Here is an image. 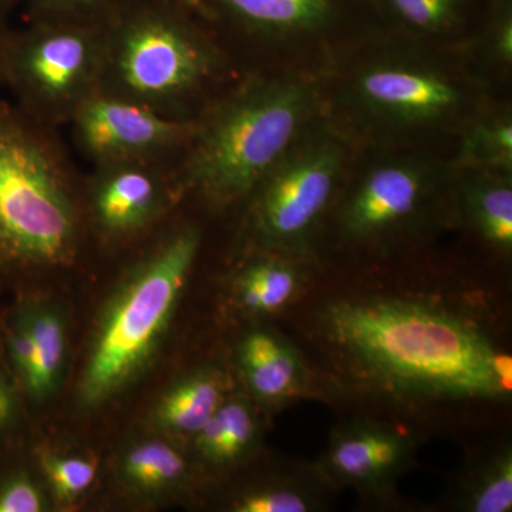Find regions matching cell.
<instances>
[{
  "label": "cell",
  "mask_w": 512,
  "mask_h": 512,
  "mask_svg": "<svg viewBox=\"0 0 512 512\" xmlns=\"http://www.w3.org/2000/svg\"><path fill=\"white\" fill-rule=\"evenodd\" d=\"M464 204L474 227L501 251L512 247L511 171L466 168Z\"/></svg>",
  "instance_id": "19"
},
{
  "label": "cell",
  "mask_w": 512,
  "mask_h": 512,
  "mask_svg": "<svg viewBox=\"0 0 512 512\" xmlns=\"http://www.w3.org/2000/svg\"><path fill=\"white\" fill-rule=\"evenodd\" d=\"M458 161L464 168L511 171V120L493 117L474 123L461 141Z\"/></svg>",
  "instance_id": "22"
},
{
  "label": "cell",
  "mask_w": 512,
  "mask_h": 512,
  "mask_svg": "<svg viewBox=\"0 0 512 512\" xmlns=\"http://www.w3.org/2000/svg\"><path fill=\"white\" fill-rule=\"evenodd\" d=\"M235 359L249 392L259 402L281 403L301 389L303 369L299 356L269 330L248 332L239 340Z\"/></svg>",
  "instance_id": "15"
},
{
  "label": "cell",
  "mask_w": 512,
  "mask_h": 512,
  "mask_svg": "<svg viewBox=\"0 0 512 512\" xmlns=\"http://www.w3.org/2000/svg\"><path fill=\"white\" fill-rule=\"evenodd\" d=\"M116 476L128 493L153 498L183 490L190 480V467L184 454L160 434L124 448Z\"/></svg>",
  "instance_id": "17"
},
{
  "label": "cell",
  "mask_w": 512,
  "mask_h": 512,
  "mask_svg": "<svg viewBox=\"0 0 512 512\" xmlns=\"http://www.w3.org/2000/svg\"><path fill=\"white\" fill-rule=\"evenodd\" d=\"M468 510L510 512L512 510V457L503 451L478 474L467 495Z\"/></svg>",
  "instance_id": "24"
},
{
  "label": "cell",
  "mask_w": 512,
  "mask_h": 512,
  "mask_svg": "<svg viewBox=\"0 0 512 512\" xmlns=\"http://www.w3.org/2000/svg\"><path fill=\"white\" fill-rule=\"evenodd\" d=\"M261 427L254 407L242 397L225 399L192 437L195 451L211 467H231L255 450Z\"/></svg>",
  "instance_id": "18"
},
{
  "label": "cell",
  "mask_w": 512,
  "mask_h": 512,
  "mask_svg": "<svg viewBox=\"0 0 512 512\" xmlns=\"http://www.w3.org/2000/svg\"><path fill=\"white\" fill-rule=\"evenodd\" d=\"M25 400L10 372L0 343V457L12 454L22 426Z\"/></svg>",
  "instance_id": "28"
},
{
  "label": "cell",
  "mask_w": 512,
  "mask_h": 512,
  "mask_svg": "<svg viewBox=\"0 0 512 512\" xmlns=\"http://www.w3.org/2000/svg\"><path fill=\"white\" fill-rule=\"evenodd\" d=\"M336 345L392 390L440 399H497L510 392L511 360L466 320L394 299L330 305Z\"/></svg>",
  "instance_id": "1"
},
{
  "label": "cell",
  "mask_w": 512,
  "mask_h": 512,
  "mask_svg": "<svg viewBox=\"0 0 512 512\" xmlns=\"http://www.w3.org/2000/svg\"><path fill=\"white\" fill-rule=\"evenodd\" d=\"M227 382L220 369L201 367L178 379L158 397L151 426L161 436L192 439L227 399Z\"/></svg>",
  "instance_id": "16"
},
{
  "label": "cell",
  "mask_w": 512,
  "mask_h": 512,
  "mask_svg": "<svg viewBox=\"0 0 512 512\" xmlns=\"http://www.w3.org/2000/svg\"><path fill=\"white\" fill-rule=\"evenodd\" d=\"M437 173L427 161L393 158L373 164L357 180L343 205V231L372 239L403 227L430 197Z\"/></svg>",
  "instance_id": "12"
},
{
  "label": "cell",
  "mask_w": 512,
  "mask_h": 512,
  "mask_svg": "<svg viewBox=\"0 0 512 512\" xmlns=\"http://www.w3.org/2000/svg\"><path fill=\"white\" fill-rule=\"evenodd\" d=\"M18 461L13 453L0 457V512L50 510L42 480Z\"/></svg>",
  "instance_id": "23"
},
{
  "label": "cell",
  "mask_w": 512,
  "mask_h": 512,
  "mask_svg": "<svg viewBox=\"0 0 512 512\" xmlns=\"http://www.w3.org/2000/svg\"><path fill=\"white\" fill-rule=\"evenodd\" d=\"M201 248L190 222L164 227L123 275L104 306L76 387V403L94 412L143 376L173 322Z\"/></svg>",
  "instance_id": "5"
},
{
  "label": "cell",
  "mask_w": 512,
  "mask_h": 512,
  "mask_svg": "<svg viewBox=\"0 0 512 512\" xmlns=\"http://www.w3.org/2000/svg\"><path fill=\"white\" fill-rule=\"evenodd\" d=\"M19 5H23V0H0V19L9 22V16Z\"/></svg>",
  "instance_id": "30"
},
{
  "label": "cell",
  "mask_w": 512,
  "mask_h": 512,
  "mask_svg": "<svg viewBox=\"0 0 512 512\" xmlns=\"http://www.w3.org/2000/svg\"><path fill=\"white\" fill-rule=\"evenodd\" d=\"M0 343L26 404L55 396L67 363L66 320L42 299L22 296L0 313Z\"/></svg>",
  "instance_id": "11"
},
{
  "label": "cell",
  "mask_w": 512,
  "mask_h": 512,
  "mask_svg": "<svg viewBox=\"0 0 512 512\" xmlns=\"http://www.w3.org/2000/svg\"><path fill=\"white\" fill-rule=\"evenodd\" d=\"M175 167L164 161L93 167L83 183L87 232L113 247L151 234L183 197Z\"/></svg>",
  "instance_id": "8"
},
{
  "label": "cell",
  "mask_w": 512,
  "mask_h": 512,
  "mask_svg": "<svg viewBox=\"0 0 512 512\" xmlns=\"http://www.w3.org/2000/svg\"><path fill=\"white\" fill-rule=\"evenodd\" d=\"M299 278L291 264L261 256L252 259L234 278V296L245 312L269 315L284 309L298 292Z\"/></svg>",
  "instance_id": "20"
},
{
  "label": "cell",
  "mask_w": 512,
  "mask_h": 512,
  "mask_svg": "<svg viewBox=\"0 0 512 512\" xmlns=\"http://www.w3.org/2000/svg\"><path fill=\"white\" fill-rule=\"evenodd\" d=\"M403 434L375 424H357L330 441L325 466L328 473L357 487H380L399 473L410 456Z\"/></svg>",
  "instance_id": "14"
},
{
  "label": "cell",
  "mask_w": 512,
  "mask_h": 512,
  "mask_svg": "<svg viewBox=\"0 0 512 512\" xmlns=\"http://www.w3.org/2000/svg\"><path fill=\"white\" fill-rule=\"evenodd\" d=\"M311 495L292 484H265L239 494L235 512H306L313 510Z\"/></svg>",
  "instance_id": "26"
},
{
  "label": "cell",
  "mask_w": 512,
  "mask_h": 512,
  "mask_svg": "<svg viewBox=\"0 0 512 512\" xmlns=\"http://www.w3.org/2000/svg\"><path fill=\"white\" fill-rule=\"evenodd\" d=\"M389 5L410 28L440 33L456 23L460 0H389Z\"/></svg>",
  "instance_id": "27"
},
{
  "label": "cell",
  "mask_w": 512,
  "mask_h": 512,
  "mask_svg": "<svg viewBox=\"0 0 512 512\" xmlns=\"http://www.w3.org/2000/svg\"><path fill=\"white\" fill-rule=\"evenodd\" d=\"M315 93L288 77L249 76L195 123L177 163L181 194L212 207L245 201L309 126Z\"/></svg>",
  "instance_id": "4"
},
{
  "label": "cell",
  "mask_w": 512,
  "mask_h": 512,
  "mask_svg": "<svg viewBox=\"0 0 512 512\" xmlns=\"http://www.w3.org/2000/svg\"><path fill=\"white\" fill-rule=\"evenodd\" d=\"M83 183L59 128L0 100V279L19 284L79 259Z\"/></svg>",
  "instance_id": "3"
},
{
  "label": "cell",
  "mask_w": 512,
  "mask_h": 512,
  "mask_svg": "<svg viewBox=\"0 0 512 512\" xmlns=\"http://www.w3.org/2000/svg\"><path fill=\"white\" fill-rule=\"evenodd\" d=\"M218 36L272 42L325 28L332 0H185Z\"/></svg>",
  "instance_id": "13"
},
{
  "label": "cell",
  "mask_w": 512,
  "mask_h": 512,
  "mask_svg": "<svg viewBox=\"0 0 512 512\" xmlns=\"http://www.w3.org/2000/svg\"><path fill=\"white\" fill-rule=\"evenodd\" d=\"M101 25L28 20L10 28L3 83L16 106L46 126H67L99 90Z\"/></svg>",
  "instance_id": "6"
},
{
  "label": "cell",
  "mask_w": 512,
  "mask_h": 512,
  "mask_svg": "<svg viewBox=\"0 0 512 512\" xmlns=\"http://www.w3.org/2000/svg\"><path fill=\"white\" fill-rule=\"evenodd\" d=\"M197 121L171 119L133 101L97 90L66 127L93 167L123 161L178 163Z\"/></svg>",
  "instance_id": "9"
},
{
  "label": "cell",
  "mask_w": 512,
  "mask_h": 512,
  "mask_svg": "<svg viewBox=\"0 0 512 512\" xmlns=\"http://www.w3.org/2000/svg\"><path fill=\"white\" fill-rule=\"evenodd\" d=\"M345 147L329 131L306 130L248 195V234L264 251H288L312 234L338 187Z\"/></svg>",
  "instance_id": "7"
},
{
  "label": "cell",
  "mask_w": 512,
  "mask_h": 512,
  "mask_svg": "<svg viewBox=\"0 0 512 512\" xmlns=\"http://www.w3.org/2000/svg\"><path fill=\"white\" fill-rule=\"evenodd\" d=\"M99 92L197 121L234 84L231 59L185 0H124L101 25Z\"/></svg>",
  "instance_id": "2"
},
{
  "label": "cell",
  "mask_w": 512,
  "mask_h": 512,
  "mask_svg": "<svg viewBox=\"0 0 512 512\" xmlns=\"http://www.w3.org/2000/svg\"><path fill=\"white\" fill-rule=\"evenodd\" d=\"M350 97L360 113L390 128H426L453 120L468 103L463 83L439 67L384 59L357 70Z\"/></svg>",
  "instance_id": "10"
},
{
  "label": "cell",
  "mask_w": 512,
  "mask_h": 512,
  "mask_svg": "<svg viewBox=\"0 0 512 512\" xmlns=\"http://www.w3.org/2000/svg\"><path fill=\"white\" fill-rule=\"evenodd\" d=\"M124 0H23L29 20L103 25Z\"/></svg>",
  "instance_id": "25"
},
{
  "label": "cell",
  "mask_w": 512,
  "mask_h": 512,
  "mask_svg": "<svg viewBox=\"0 0 512 512\" xmlns=\"http://www.w3.org/2000/svg\"><path fill=\"white\" fill-rule=\"evenodd\" d=\"M10 26L8 20L0 19V86L3 83V60H5V47L8 42Z\"/></svg>",
  "instance_id": "29"
},
{
  "label": "cell",
  "mask_w": 512,
  "mask_h": 512,
  "mask_svg": "<svg viewBox=\"0 0 512 512\" xmlns=\"http://www.w3.org/2000/svg\"><path fill=\"white\" fill-rule=\"evenodd\" d=\"M37 470L50 500L57 507H74L86 497L99 476V464L83 454L40 448L36 453Z\"/></svg>",
  "instance_id": "21"
}]
</instances>
